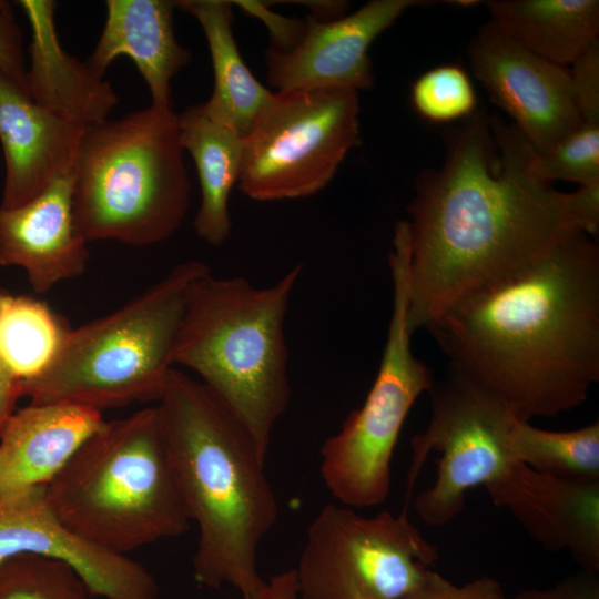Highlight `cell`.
Returning a JSON list of instances; mask_svg holds the SVG:
<instances>
[{"mask_svg": "<svg viewBox=\"0 0 599 599\" xmlns=\"http://www.w3.org/2000/svg\"><path fill=\"white\" fill-rule=\"evenodd\" d=\"M449 2L453 3V4H457L459 7H471V6L476 4V3H478V1H473V0H467V1L459 0V1H449Z\"/></svg>", "mask_w": 599, "mask_h": 599, "instance_id": "36", "label": "cell"}, {"mask_svg": "<svg viewBox=\"0 0 599 599\" xmlns=\"http://www.w3.org/2000/svg\"><path fill=\"white\" fill-rule=\"evenodd\" d=\"M428 393L432 415L426 429L410 443L406 498L429 454L439 453L436 479L417 495L414 506L424 522L443 526L461 512L468 490L485 487L514 463L509 436L517 418L497 398L451 370Z\"/></svg>", "mask_w": 599, "mask_h": 599, "instance_id": "11", "label": "cell"}, {"mask_svg": "<svg viewBox=\"0 0 599 599\" xmlns=\"http://www.w3.org/2000/svg\"><path fill=\"white\" fill-rule=\"evenodd\" d=\"M20 397V386L0 357V432L16 412V403Z\"/></svg>", "mask_w": 599, "mask_h": 599, "instance_id": "35", "label": "cell"}, {"mask_svg": "<svg viewBox=\"0 0 599 599\" xmlns=\"http://www.w3.org/2000/svg\"><path fill=\"white\" fill-rule=\"evenodd\" d=\"M358 115L352 89L272 93L244 135L240 190L258 202L318 193L358 144Z\"/></svg>", "mask_w": 599, "mask_h": 599, "instance_id": "9", "label": "cell"}, {"mask_svg": "<svg viewBox=\"0 0 599 599\" xmlns=\"http://www.w3.org/2000/svg\"><path fill=\"white\" fill-rule=\"evenodd\" d=\"M476 92L467 72L455 64L435 67L414 82L412 103L427 121L464 120L476 111Z\"/></svg>", "mask_w": 599, "mask_h": 599, "instance_id": "28", "label": "cell"}, {"mask_svg": "<svg viewBox=\"0 0 599 599\" xmlns=\"http://www.w3.org/2000/svg\"><path fill=\"white\" fill-rule=\"evenodd\" d=\"M0 71L28 92L22 32L8 0H0Z\"/></svg>", "mask_w": 599, "mask_h": 599, "instance_id": "31", "label": "cell"}, {"mask_svg": "<svg viewBox=\"0 0 599 599\" xmlns=\"http://www.w3.org/2000/svg\"><path fill=\"white\" fill-rule=\"evenodd\" d=\"M444 144L443 164L418 174L407 206L413 333L560 242L599 230V183L566 193L537 180L532 146L497 115L476 110Z\"/></svg>", "mask_w": 599, "mask_h": 599, "instance_id": "1", "label": "cell"}, {"mask_svg": "<svg viewBox=\"0 0 599 599\" xmlns=\"http://www.w3.org/2000/svg\"><path fill=\"white\" fill-rule=\"evenodd\" d=\"M402 599H507L501 583L483 576L457 585L427 568L420 581Z\"/></svg>", "mask_w": 599, "mask_h": 599, "instance_id": "29", "label": "cell"}, {"mask_svg": "<svg viewBox=\"0 0 599 599\" xmlns=\"http://www.w3.org/2000/svg\"><path fill=\"white\" fill-rule=\"evenodd\" d=\"M296 264L274 284L211 271L190 285L173 365L193 370L247 426L266 455L291 399L285 318L301 276Z\"/></svg>", "mask_w": 599, "mask_h": 599, "instance_id": "4", "label": "cell"}, {"mask_svg": "<svg viewBox=\"0 0 599 599\" xmlns=\"http://www.w3.org/2000/svg\"><path fill=\"white\" fill-rule=\"evenodd\" d=\"M485 489L545 549L568 551L580 569L599 572V481L564 479L512 463Z\"/></svg>", "mask_w": 599, "mask_h": 599, "instance_id": "15", "label": "cell"}, {"mask_svg": "<svg viewBox=\"0 0 599 599\" xmlns=\"http://www.w3.org/2000/svg\"><path fill=\"white\" fill-rule=\"evenodd\" d=\"M161 426L191 521L197 583L231 585L242 597L265 585L257 551L278 504L266 455L242 419L205 384L173 367L158 402Z\"/></svg>", "mask_w": 599, "mask_h": 599, "instance_id": "3", "label": "cell"}, {"mask_svg": "<svg viewBox=\"0 0 599 599\" xmlns=\"http://www.w3.org/2000/svg\"><path fill=\"white\" fill-rule=\"evenodd\" d=\"M569 70L582 122H599V40Z\"/></svg>", "mask_w": 599, "mask_h": 599, "instance_id": "30", "label": "cell"}, {"mask_svg": "<svg viewBox=\"0 0 599 599\" xmlns=\"http://www.w3.org/2000/svg\"><path fill=\"white\" fill-rule=\"evenodd\" d=\"M425 328L453 373L517 419L576 408L599 380V247L576 234L468 293Z\"/></svg>", "mask_w": 599, "mask_h": 599, "instance_id": "2", "label": "cell"}, {"mask_svg": "<svg viewBox=\"0 0 599 599\" xmlns=\"http://www.w3.org/2000/svg\"><path fill=\"white\" fill-rule=\"evenodd\" d=\"M0 599H93L64 562L20 554L0 562Z\"/></svg>", "mask_w": 599, "mask_h": 599, "instance_id": "26", "label": "cell"}, {"mask_svg": "<svg viewBox=\"0 0 599 599\" xmlns=\"http://www.w3.org/2000/svg\"><path fill=\"white\" fill-rule=\"evenodd\" d=\"M467 54L475 79L537 153L581 125L569 68L535 54L493 21L480 26Z\"/></svg>", "mask_w": 599, "mask_h": 599, "instance_id": "12", "label": "cell"}, {"mask_svg": "<svg viewBox=\"0 0 599 599\" xmlns=\"http://www.w3.org/2000/svg\"><path fill=\"white\" fill-rule=\"evenodd\" d=\"M427 1L373 0L353 13L322 21L307 16L297 43L286 51L268 48L267 82L281 90L370 89L368 49L404 11Z\"/></svg>", "mask_w": 599, "mask_h": 599, "instance_id": "14", "label": "cell"}, {"mask_svg": "<svg viewBox=\"0 0 599 599\" xmlns=\"http://www.w3.org/2000/svg\"><path fill=\"white\" fill-rule=\"evenodd\" d=\"M175 6L195 17L207 41L214 89L201 104L203 111L244 136L273 92L252 74L240 54L232 30V1L179 0Z\"/></svg>", "mask_w": 599, "mask_h": 599, "instance_id": "23", "label": "cell"}, {"mask_svg": "<svg viewBox=\"0 0 599 599\" xmlns=\"http://www.w3.org/2000/svg\"><path fill=\"white\" fill-rule=\"evenodd\" d=\"M529 170L539 181L562 180L579 186L599 183V122L585 121L545 153L535 150Z\"/></svg>", "mask_w": 599, "mask_h": 599, "instance_id": "27", "label": "cell"}, {"mask_svg": "<svg viewBox=\"0 0 599 599\" xmlns=\"http://www.w3.org/2000/svg\"><path fill=\"white\" fill-rule=\"evenodd\" d=\"M53 514L112 552L185 534L190 516L156 405L104 423L45 486Z\"/></svg>", "mask_w": 599, "mask_h": 599, "instance_id": "5", "label": "cell"}, {"mask_svg": "<svg viewBox=\"0 0 599 599\" xmlns=\"http://www.w3.org/2000/svg\"><path fill=\"white\" fill-rule=\"evenodd\" d=\"M438 559L407 517H366L341 504L312 520L295 568L301 599H402Z\"/></svg>", "mask_w": 599, "mask_h": 599, "instance_id": "10", "label": "cell"}, {"mask_svg": "<svg viewBox=\"0 0 599 599\" xmlns=\"http://www.w3.org/2000/svg\"><path fill=\"white\" fill-rule=\"evenodd\" d=\"M18 2L32 32L30 65L27 67L30 98L52 114L83 129L109 120L118 95L106 80L62 48L54 22L57 2Z\"/></svg>", "mask_w": 599, "mask_h": 599, "instance_id": "19", "label": "cell"}, {"mask_svg": "<svg viewBox=\"0 0 599 599\" xmlns=\"http://www.w3.org/2000/svg\"><path fill=\"white\" fill-rule=\"evenodd\" d=\"M20 554L64 562L93 597L159 599L158 583L142 564L69 529L49 507L45 486L0 493V562Z\"/></svg>", "mask_w": 599, "mask_h": 599, "instance_id": "13", "label": "cell"}, {"mask_svg": "<svg viewBox=\"0 0 599 599\" xmlns=\"http://www.w3.org/2000/svg\"><path fill=\"white\" fill-rule=\"evenodd\" d=\"M179 114L150 105L85 128L72 169L77 227L88 241L150 246L171 237L190 205Z\"/></svg>", "mask_w": 599, "mask_h": 599, "instance_id": "6", "label": "cell"}, {"mask_svg": "<svg viewBox=\"0 0 599 599\" xmlns=\"http://www.w3.org/2000/svg\"><path fill=\"white\" fill-rule=\"evenodd\" d=\"M209 271L196 260L176 264L121 307L71 329L53 363L22 387L21 397L101 412L158 403L174 367L187 290Z\"/></svg>", "mask_w": 599, "mask_h": 599, "instance_id": "7", "label": "cell"}, {"mask_svg": "<svg viewBox=\"0 0 599 599\" xmlns=\"http://www.w3.org/2000/svg\"><path fill=\"white\" fill-rule=\"evenodd\" d=\"M175 1L108 0L101 37L87 64L99 77L120 55L129 57L151 93V105L172 109L171 80L192 60L176 41Z\"/></svg>", "mask_w": 599, "mask_h": 599, "instance_id": "20", "label": "cell"}, {"mask_svg": "<svg viewBox=\"0 0 599 599\" xmlns=\"http://www.w3.org/2000/svg\"><path fill=\"white\" fill-rule=\"evenodd\" d=\"M88 243L74 221L72 172L20 206L0 207V265L23 268L35 293L83 274Z\"/></svg>", "mask_w": 599, "mask_h": 599, "instance_id": "16", "label": "cell"}, {"mask_svg": "<svg viewBox=\"0 0 599 599\" xmlns=\"http://www.w3.org/2000/svg\"><path fill=\"white\" fill-rule=\"evenodd\" d=\"M243 11L260 18L267 26L271 33L270 48L286 51L293 48L303 34L305 21L294 20L276 14L267 9L266 2L232 1Z\"/></svg>", "mask_w": 599, "mask_h": 599, "instance_id": "33", "label": "cell"}, {"mask_svg": "<svg viewBox=\"0 0 599 599\" xmlns=\"http://www.w3.org/2000/svg\"><path fill=\"white\" fill-rule=\"evenodd\" d=\"M83 131L37 104L0 71V142L6 164L0 207L20 206L72 172Z\"/></svg>", "mask_w": 599, "mask_h": 599, "instance_id": "17", "label": "cell"}, {"mask_svg": "<svg viewBox=\"0 0 599 599\" xmlns=\"http://www.w3.org/2000/svg\"><path fill=\"white\" fill-rule=\"evenodd\" d=\"M514 599H599L598 572L580 569L546 589H525Z\"/></svg>", "mask_w": 599, "mask_h": 599, "instance_id": "32", "label": "cell"}, {"mask_svg": "<svg viewBox=\"0 0 599 599\" xmlns=\"http://www.w3.org/2000/svg\"><path fill=\"white\" fill-rule=\"evenodd\" d=\"M410 241L404 224L394 226L389 267L393 305L383 356L362 406L319 450L321 477L337 504L376 507L390 491V463L404 422L418 397L435 380L412 349L408 323Z\"/></svg>", "mask_w": 599, "mask_h": 599, "instance_id": "8", "label": "cell"}, {"mask_svg": "<svg viewBox=\"0 0 599 599\" xmlns=\"http://www.w3.org/2000/svg\"><path fill=\"white\" fill-rule=\"evenodd\" d=\"M490 21L515 41L569 68L599 40L598 0H489Z\"/></svg>", "mask_w": 599, "mask_h": 599, "instance_id": "22", "label": "cell"}, {"mask_svg": "<svg viewBox=\"0 0 599 599\" xmlns=\"http://www.w3.org/2000/svg\"><path fill=\"white\" fill-rule=\"evenodd\" d=\"M71 329L44 302L0 292V357L20 390L50 367Z\"/></svg>", "mask_w": 599, "mask_h": 599, "instance_id": "24", "label": "cell"}, {"mask_svg": "<svg viewBox=\"0 0 599 599\" xmlns=\"http://www.w3.org/2000/svg\"><path fill=\"white\" fill-rule=\"evenodd\" d=\"M514 463L579 481H599V423L572 430H547L516 419L509 436Z\"/></svg>", "mask_w": 599, "mask_h": 599, "instance_id": "25", "label": "cell"}, {"mask_svg": "<svg viewBox=\"0 0 599 599\" xmlns=\"http://www.w3.org/2000/svg\"><path fill=\"white\" fill-rule=\"evenodd\" d=\"M102 412L72 403H30L0 432V493L47 486L103 425Z\"/></svg>", "mask_w": 599, "mask_h": 599, "instance_id": "18", "label": "cell"}, {"mask_svg": "<svg viewBox=\"0 0 599 599\" xmlns=\"http://www.w3.org/2000/svg\"><path fill=\"white\" fill-rule=\"evenodd\" d=\"M242 599H301L295 568L272 576L256 595Z\"/></svg>", "mask_w": 599, "mask_h": 599, "instance_id": "34", "label": "cell"}, {"mask_svg": "<svg viewBox=\"0 0 599 599\" xmlns=\"http://www.w3.org/2000/svg\"><path fill=\"white\" fill-rule=\"evenodd\" d=\"M180 141L194 160L201 204L194 219L196 235L211 246L230 236L229 200L238 181L244 136L231 124L209 116L201 104L179 114Z\"/></svg>", "mask_w": 599, "mask_h": 599, "instance_id": "21", "label": "cell"}]
</instances>
